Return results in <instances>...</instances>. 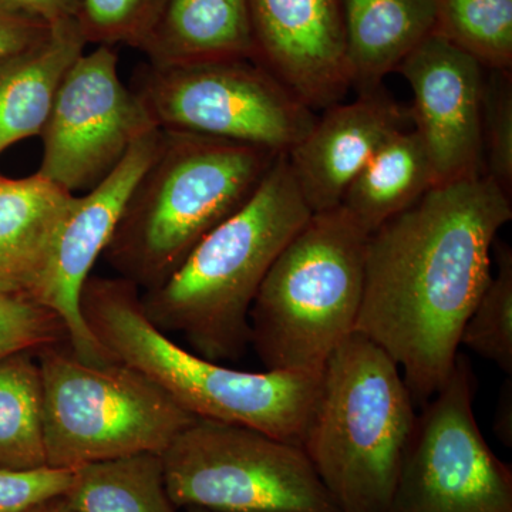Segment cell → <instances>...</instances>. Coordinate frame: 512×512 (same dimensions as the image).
<instances>
[{"label":"cell","mask_w":512,"mask_h":512,"mask_svg":"<svg viewBox=\"0 0 512 512\" xmlns=\"http://www.w3.org/2000/svg\"><path fill=\"white\" fill-rule=\"evenodd\" d=\"M153 128L143 101L121 80L114 47L97 46L79 57L60 87L40 134L37 173L70 194L92 190Z\"/></svg>","instance_id":"obj_11"},{"label":"cell","mask_w":512,"mask_h":512,"mask_svg":"<svg viewBox=\"0 0 512 512\" xmlns=\"http://www.w3.org/2000/svg\"><path fill=\"white\" fill-rule=\"evenodd\" d=\"M0 8L53 25L62 20H79L80 0H0Z\"/></svg>","instance_id":"obj_29"},{"label":"cell","mask_w":512,"mask_h":512,"mask_svg":"<svg viewBox=\"0 0 512 512\" xmlns=\"http://www.w3.org/2000/svg\"><path fill=\"white\" fill-rule=\"evenodd\" d=\"M512 384L511 376H508L507 383L501 390L500 402L497 404L495 413L494 429L505 446H512Z\"/></svg>","instance_id":"obj_31"},{"label":"cell","mask_w":512,"mask_h":512,"mask_svg":"<svg viewBox=\"0 0 512 512\" xmlns=\"http://www.w3.org/2000/svg\"><path fill=\"white\" fill-rule=\"evenodd\" d=\"M512 218L487 175L434 185L369 235L355 332L387 353L416 406L453 372L468 316L493 275V248Z\"/></svg>","instance_id":"obj_1"},{"label":"cell","mask_w":512,"mask_h":512,"mask_svg":"<svg viewBox=\"0 0 512 512\" xmlns=\"http://www.w3.org/2000/svg\"><path fill=\"white\" fill-rule=\"evenodd\" d=\"M311 215L281 154L244 207L202 239L163 284L141 292L147 318L167 335L183 336L205 359H241L251 345L256 293Z\"/></svg>","instance_id":"obj_2"},{"label":"cell","mask_w":512,"mask_h":512,"mask_svg":"<svg viewBox=\"0 0 512 512\" xmlns=\"http://www.w3.org/2000/svg\"><path fill=\"white\" fill-rule=\"evenodd\" d=\"M80 311L114 360L140 370L192 416L251 427L301 447L322 372H244L181 348L147 318L140 289L119 276L90 275Z\"/></svg>","instance_id":"obj_4"},{"label":"cell","mask_w":512,"mask_h":512,"mask_svg":"<svg viewBox=\"0 0 512 512\" xmlns=\"http://www.w3.org/2000/svg\"><path fill=\"white\" fill-rule=\"evenodd\" d=\"M73 198L39 173L0 177V289L29 298Z\"/></svg>","instance_id":"obj_18"},{"label":"cell","mask_w":512,"mask_h":512,"mask_svg":"<svg viewBox=\"0 0 512 512\" xmlns=\"http://www.w3.org/2000/svg\"><path fill=\"white\" fill-rule=\"evenodd\" d=\"M45 23L0 8V59L30 45L47 29Z\"/></svg>","instance_id":"obj_30"},{"label":"cell","mask_w":512,"mask_h":512,"mask_svg":"<svg viewBox=\"0 0 512 512\" xmlns=\"http://www.w3.org/2000/svg\"><path fill=\"white\" fill-rule=\"evenodd\" d=\"M42 373L47 467L76 470L136 454H161L198 417L140 370L89 363L69 342L36 353Z\"/></svg>","instance_id":"obj_7"},{"label":"cell","mask_w":512,"mask_h":512,"mask_svg":"<svg viewBox=\"0 0 512 512\" xmlns=\"http://www.w3.org/2000/svg\"><path fill=\"white\" fill-rule=\"evenodd\" d=\"M165 0H80L79 23L87 43L140 49Z\"/></svg>","instance_id":"obj_26"},{"label":"cell","mask_w":512,"mask_h":512,"mask_svg":"<svg viewBox=\"0 0 512 512\" xmlns=\"http://www.w3.org/2000/svg\"><path fill=\"white\" fill-rule=\"evenodd\" d=\"M74 470L43 467L36 470H0V512L28 510L53 498L63 497Z\"/></svg>","instance_id":"obj_28"},{"label":"cell","mask_w":512,"mask_h":512,"mask_svg":"<svg viewBox=\"0 0 512 512\" xmlns=\"http://www.w3.org/2000/svg\"><path fill=\"white\" fill-rule=\"evenodd\" d=\"M63 500L70 512H177L154 453L76 468Z\"/></svg>","instance_id":"obj_21"},{"label":"cell","mask_w":512,"mask_h":512,"mask_svg":"<svg viewBox=\"0 0 512 512\" xmlns=\"http://www.w3.org/2000/svg\"><path fill=\"white\" fill-rule=\"evenodd\" d=\"M175 507L208 512H339L302 447L195 419L160 454Z\"/></svg>","instance_id":"obj_8"},{"label":"cell","mask_w":512,"mask_h":512,"mask_svg":"<svg viewBox=\"0 0 512 512\" xmlns=\"http://www.w3.org/2000/svg\"><path fill=\"white\" fill-rule=\"evenodd\" d=\"M151 66L256 55L249 0H165L140 46Z\"/></svg>","instance_id":"obj_17"},{"label":"cell","mask_w":512,"mask_h":512,"mask_svg":"<svg viewBox=\"0 0 512 512\" xmlns=\"http://www.w3.org/2000/svg\"><path fill=\"white\" fill-rule=\"evenodd\" d=\"M161 138L160 128L148 131L103 181L83 197L74 195L45 269L29 293L30 299L62 319L70 348L84 362H114L90 332L80 311V295L93 266L109 245L134 188L156 158Z\"/></svg>","instance_id":"obj_12"},{"label":"cell","mask_w":512,"mask_h":512,"mask_svg":"<svg viewBox=\"0 0 512 512\" xmlns=\"http://www.w3.org/2000/svg\"><path fill=\"white\" fill-rule=\"evenodd\" d=\"M163 131L101 258L146 292L177 271L192 249L247 204L276 157L265 148Z\"/></svg>","instance_id":"obj_3"},{"label":"cell","mask_w":512,"mask_h":512,"mask_svg":"<svg viewBox=\"0 0 512 512\" xmlns=\"http://www.w3.org/2000/svg\"><path fill=\"white\" fill-rule=\"evenodd\" d=\"M87 45L79 20H62L0 59V154L42 134L64 79Z\"/></svg>","instance_id":"obj_16"},{"label":"cell","mask_w":512,"mask_h":512,"mask_svg":"<svg viewBox=\"0 0 512 512\" xmlns=\"http://www.w3.org/2000/svg\"><path fill=\"white\" fill-rule=\"evenodd\" d=\"M20 512H70V510L67 508L66 503H64L63 497H59Z\"/></svg>","instance_id":"obj_32"},{"label":"cell","mask_w":512,"mask_h":512,"mask_svg":"<svg viewBox=\"0 0 512 512\" xmlns=\"http://www.w3.org/2000/svg\"><path fill=\"white\" fill-rule=\"evenodd\" d=\"M416 416L375 342L355 332L330 355L301 447L339 512H387Z\"/></svg>","instance_id":"obj_5"},{"label":"cell","mask_w":512,"mask_h":512,"mask_svg":"<svg viewBox=\"0 0 512 512\" xmlns=\"http://www.w3.org/2000/svg\"><path fill=\"white\" fill-rule=\"evenodd\" d=\"M396 72L413 93L410 116L437 184L484 174L481 110L485 69L443 37H427Z\"/></svg>","instance_id":"obj_13"},{"label":"cell","mask_w":512,"mask_h":512,"mask_svg":"<svg viewBox=\"0 0 512 512\" xmlns=\"http://www.w3.org/2000/svg\"><path fill=\"white\" fill-rule=\"evenodd\" d=\"M476 377L458 353L446 384L414 421L387 512H512V470L474 414Z\"/></svg>","instance_id":"obj_10"},{"label":"cell","mask_w":512,"mask_h":512,"mask_svg":"<svg viewBox=\"0 0 512 512\" xmlns=\"http://www.w3.org/2000/svg\"><path fill=\"white\" fill-rule=\"evenodd\" d=\"M484 174L512 194V70H485L481 110Z\"/></svg>","instance_id":"obj_25"},{"label":"cell","mask_w":512,"mask_h":512,"mask_svg":"<svg viewBox=\"0 0 512 512\" xmlns=\"http://www.w3.org/2000/svg\"><path fill=\"white\" fill-rule=\"evenodd\" d=\"M346 59L357 93L383 86L436 26L434 0H342Z\"/></svg>","instance_id":"obj_19"},{"label":"cell","mask_w":512,"mask_h":512,"mask_svg":"<svg viewBox=\"0 0 512 512\" xmlns=\"http://www.w3.org/2000/svg\"><path fill=\"white\" fill-rule=\"evenodd\" d=\"M134 92L160 130L237 141L288 154L318 116L249 59L151 66L136 77Z\"/></svg>","instance_id":"obj_9"},{"label":"cell","mask_w":512,"mask_h":512,"mask_svg":"<svg viewBox=\"0 0 512 512\" xmlns=\"http://www.w3.org/2000/svg\"><path fill=\"white\" fill-rule=\"evenodd\" d=\"M369 235L343 207L312 214L256 293L251 346L266 370L320 373L355 333Z\"/></svg>","instance_id":"obj_6"},{"label":"cell","mask_w":512,"mask_h":512,"mask_svg":"<svg viewBox=\"0 0 512 512\" xmlns=\"http://www.w3.org/2000/svg\"><path fill=\"white\" fill-rule=\"evenodd\" d=\"M434 33L485 70H512V0H434Z\"/></svg>","instance_id":"obj_23"},{"label":"cell","mask_w":512,"mask_h":512,"mask_svg":"<svg viewBox=\"0 0 512 512\" xmlns=\"http://www.w3.org/2000/svg\"><path fill=\"white\" fill-rule=\"evenodd\" d=\"M47 467L43 384L35 352L0 359V470Z\"/></svg>","instance_id":"obj_22"},{"label":"cell","mask_w":512,"mask_h":512,"mask_svg":"<svg viewBox=\"0 0 512 512\" xmlns=\"http://www.w3.org/2000/svg\"><path fill=\"white\" fill-rule=\"evenodd\" d=\"M187 512H208V511L200 510V508H187Z\"/></svg>","instance_id":"obj_33"},{"label":"cell","mask_w":512,"mask_h":512,"mask_svg":"<svg viewBox=\"0 0 512 512\" xmlns=\"http://www.w3.org/2000/svg\"><path fill=\"white\" fill-rule=\"evenodd\" d=\"M412 123L382 87L339 101L318 116L309 133L286 154L293 178L312 214L335 210L376 151Z\"/></svg>","instance_id":"obj_15"},{"label":"cell","mask_w":512,"mask_h":512,"mask_svg":"<svg viewBox=\"0 0 512 512\" xmlns=\"http://www.w3.org/2000/svg\"><path fill=\"white\" fill-rule=\"evenodd\" d=\"M437 185L429 154L416 130L390 137L343 195L345 208L367 234L406 211Z\"/></svg>","instance_id":"obj_20"},{"label":"cell","mask_w":512,"mask_h":512,"mask_svg":"<svg viewBox=\"0 0 512 512\" xmlns=\"http://www.w3.org/2000/svg\"><path fill=\"white\" fill-rule=\"evenodd\" d=\"M494 251L497 274L468 316L460 345L512 376V251L504 242L494 245Z\"/></svg>","instance_id":"obj_24"},{"label":"cell","mask_w":512,"mask_h":512,"mask_svg":"<svg viewBox=\"0 0 512 512\" xmlns=\"http://www.w3.org/2000/svg\"><path fill=\"white\" fill-rule=\"evenodd\" d=\"M255 62L311 109L325 110L352 89L342 0H249Z\"/></svg>","instance_id":"obj_14"},{"label":"cell","mask_w":512,"mask_h":512,"mask_svg":"<svg viewBox=\"0 0 512 512\" xmlns=\"http://www.w3.org/2000/svg\"><path fill=\"white\" fill-rule=\"evenodd\" d=\"M69 342L62 319L22 293L0 289V359Z\"/></svg>","instance_id":"obj_27"}]
</instances>
